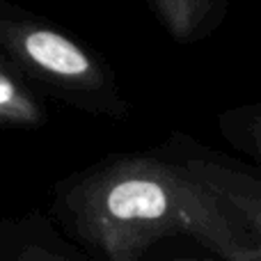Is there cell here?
<instances>
[{
	"label": "cell",
	"mask_w": 261,
	"mask_h": 261,
	"mask_svg": "<svg viewBox=\"0 0 261 261\" xmlns=\"http://www.w3.org/2000/svg\"><path fill=\"white\" fill-rule=\"evenodd\" d=\"M87 259L81 245L60 234L48 216L28 211L0 220V261H78Z\"/></svg>",
	"instance_id": "3957f363"
},
{
	"label": "cell",
	"mask_w": 261,
	"mask_h": 261,
	"mask_svg": "<svg viewBox=\"0 0 261 261\" xmlns=\"http://www.w3.org/2000/svg\"><path fill=\"white\" fill-rule=\"evenodd\" d=\"M46 106L32 85L0 53V126L37 128L46 124Z\"/></svg>",
	"instance_id": "5b68a950"
},
{
	"label": "cell",
	"mask_w": 261,
	"mask_h": 261,
	"mask_svg": "<svg viewBox=\"0 0 261 261\" xmlns=\"http://www.w3.org/2000/svg\"><path fill=\"white\" fill-rule=\"evenodd\" d=\"M222 135L245 153L259 156V106L236 108L220 115Z\"/></svg>",
	"instance_id": "8992f818"
},
{
	"label": "cell",
	"mask_w": 261,
	"mask_h": 261,
	"mask_svg": "<svg viewBox=\"0 0 261 261\" xmlns=\"http://www.w3.org/2000/svg\"><path fill=\"white\" fill-rule=\"evenodd\" d=\"M165 35L176 44H199L227 21L229 0H144Z\"/></svg>",
	"instance_id": "277c9868"
},
{
	"label": "cell",
	"mask_w": 261,
	"mask_h": 261,
	"mask_svg": "<svg viewBox=\"0 0 261 261\" xmlns=\"http://www.w3.org/2000/svg\"><path fill=\"white\" fill-rule=\"evenodd\" d=\"M0 53L28 83L92 117L126 119L130 103L113 69L53 23L0 0Z\"/></svg>",
	"instance_id": "7a4b0ae2"
},
{
	"label": "cell",
	"mask_w": 261,
	"mask_h": 261,
	"mask_svg": "<svg viewBox=\"0 0 261 261\" xmlns=\"http://www.w3.org/2000/svg\"><path fill=\"white\" fill-rule=\"evenodd\" d=\"M53 218L92 259L140 261L172 239L225 261L261 259L259 174L181 133L69 174L53 188Z\"/></svg>",
	"instance_id": "6da1fadb"
}]
</instances>
